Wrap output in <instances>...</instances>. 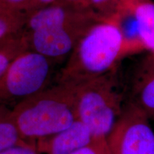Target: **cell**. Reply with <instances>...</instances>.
I'll list each match as a JSON object with an SVG mask.
<instances>
[{"mask_svg":"<svg viewBox=\"0 0 154 154\" xmlns=\"http://www.w3.org/2000/svg\"><path fill=\"white\" fill-rule=\"evenodd\" d=\"M122 22L116 17H100L75 46L57 83L76 86L114 72L125 57L145 51L138 39L126 34Z\"/></svg>","mask_w":154,"mask_h":154,"instance_id":"1","label":"cell"},{"mask_svg":"<svg viewBox=\"0 0 154 154\" xmlns=\"http://www.w3.org/2000/svg\"><path fill=\"white\" fill-rule=\"evenodd\" d=\"M101 15L88 8L56 2L31 14L24 32L29 49L51 61L69 56L88 28Z\"/></svg>","mask_w":154,"mask_h":154,"instance_id":"2","label":"cell"},{"mask_svg":"<svg viewBox=\"0 0 154 154\" xmlns=\"http://www.w3.org/2000/svg\"><path fill=\"white\" fill-rule=\"evenodd\" d=\"M75 92L76 86L57 83L11 107L23 139L34 143L74 124L77 120Z\"/></svg>","mask_w":154,"mask_h":154,"instance_id":"3","label":"cell"},{"mask_svg":"<svg viewBox=\"0 0 154 154\" xmlns=\"http://www.w3.org/2000/svg\"><path fill=\"white\" fill-rule=\"evenodd\" d=\"M77 120L89 128L95 139H106L123 112V96L114 72L76 86Z\"/></svg>","mask_w":154,"mask_h":154,"instance_id":"4","label":"cell"},{"mask_svg":"<svg viewBox=\"0 0 154 154\" xmlns=\"http://www.w3.org/2000/svg\"><path fill=\"white\" fill-rule=\"evenodd\" d=\"M51 61L33 50L20 54L0 78V104L13 107L47 88Z\"/></svg>","mask_w":154,"mask_h":154,"instance_id":"5","label":"cell"},{"mask_svg":"<svg viewBox=\"0 0 154 154\" xmlns=\"http://www.w3.org/2000/svg\"><path fill=\"white\" fill-rule=\"evenodd\" d=\"M149 116L129 102L124 106L106 142L111 154H154V131Z\"/></svg>","mask_w":154,"mask_h":154,"instance_id":"6","label":"cell"},{"mask_svg":"<svg viewBox=\"0 0 154 154\" xmlns=\"http://www.w3.org/2000/svg\"><path fill=\"white\" fill-rule=\"evenodd\" d=\"M94 140L89 128L76 120L69 128L34 143L40 154H74Z\"/></svg>","mask_w":154,"mask_h":154,"instance_id":"7","label":"cell"},{"mask_svg":"<svg viewBox=\"0 0 154 154\" xmlns=\"http://www.w3.org/2000/svg\"><path fill=\"white\" fill-rule=\"evenodd\" d=\"M154 120V54L147 52L133 76L130 101Z\"/></svg>","mask_w":154,"mask_h":154,"instance_id":"8","label":"cell"},{"mask_svg":"<svg viewBox=\"0 0 154 154\" xmlns=\"http://www.w3.org/2000/svg\"><path fill=\"white\" fill-rule=\"evenodd\" d=\"M136 36L146 52L154 54V0H137L131 10Z\"/></svg>","mask_w":154,"mask_h":154,"instance_id":"9","label":"cell"},{"mask_svg":"<svg viewBox=\"0 0 154 154\" xmlns=\"http://www.w3.org/2000/svg\"><path fill=\"white\" fill-rule=\"evenodd\" d=\"M26 141L19 134L13 116L11 107L0 104V153Z\"/></svg>","mask_w":154,"mask_h":154,"instance_id":"10","label":"cell"},{"mask_svg":"<svg viewBox=\"0 0 154 154\" xmlns=\"http://www.w3.org/2000/svg\"><path fill=\"white\" fill-rule=\"evenodd\" d=\"M29 49L24 29L0 42V78L12 61L26 50Z\"/></svg>","mask_w":154,"mask_h":154,"instance_id":"11","label":"cell"},{"mask_svg":"<svg viewBox=\"0 0 154 154\" xmlns=\"http://www.w3.org/2000/svg\"><path fill=\"white\" fill-rule=\"evenodd\" d=\"M137 0H87L86 7L103 17H128Z\"/></svg>","mask_w":154,"mask_h":154,"instance_id":"12","label":"cell"},{"mask_svg":"<svg viewBox=\"0 0 154 154\" xmlns=\"http://www.w3.org/2000/svg\"><path fill=\"white\" fill-rule=\"evenodd\" d=\"M58 0H0V10L27 19L31 14Z\"/></svg>","mask_w":154,"mask_h":154,"instance_id":"13","label":"cell"},{"mask_svg":"<svg viewBox=\"0 0 154 154\" xmlns=\"http://www.w3.org/2000/svg\"><path fill=\"white\" fill-rule=\"evenodd\" d=\"M26 19L0 10V42L24 29Z\"/></svg>","mask_w":154,"mask_h":154,"instance_id":"14","label":"cell"},{"mask_svg":"<svg viewBox=\"0 0 154 154\" xmlns=\"http://www.w3.org/2000/svg\"><path fill=\"white\" fill-rule=\"evenodd\" d=\"M74 154H111L106 139H96Z\"/></svg>","mask_w":154,"mask_h":154,"instance_id":"15","label":"cell"},{"mask_svg":"<svg viewBox=\"0 0 154 154\" xmlns=\"http://www.w3.org/2000/svg\"><path fill=\"white\" fill-rule=\"evenodd\" d=\"M0 154H40L36 149L35 143L25 142L5 150Z\"/></svg>","mask_w":154,"mask_h":154,"instance_id":"16","label":"cell"},{"mask_svg":"<svg viewBox=\"0 0 154 154\" xmlns=\"http://www.w3.org/2000/svg\"><path fill=\"white\" fill-rule=\"evenodd\" d=\"M58 2L72 7H78V8H87L86 7L87 0H58Z\"/></svg>","mask_w":154,"mask_h":154,"instance_id":"17","label":"cell"}]
</instances>
